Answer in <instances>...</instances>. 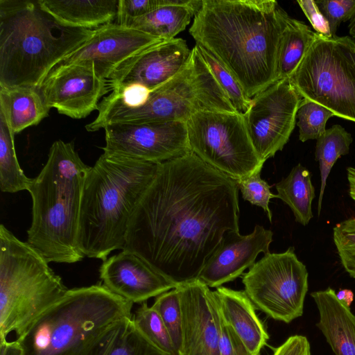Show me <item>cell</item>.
I'll return each mask as SVG.
<instances>
[{"mask_svg":"<svg viewBox=\"0 0 355 355\" xmlns=\"http://www.w3.org/2000/svg\"><path fill=\"white\" fill-rule=\"evenodd\" d=\"M235 180L194 153L158 164L133 211L123 250L177 286L198 279L230 231H238Z\"/></svg>","mask_w":355,"mask_h":355,"instance_id":"1","label":"cell"},{"mask_svg":"<svg viewBox=\"0 0 355 355\" xmlns=\"http://www.w3.org/2000/svg\"><path fill=\"white\" fill-rule=\"evenodd\" d=\"M289 17L275 0H203L189 31L252 98L277 81Z\"/></svg>","mask_w":355,"mask_h":355,"instance_id":"2","label":"cell"},{"mask_svg":"<svg viewBox=\"0 0 355 355\" xmlns=\"http://www.w3.org/2000/svg\"><path fill=\"white\" fill-rule=\"evenodd\" d=\"M159 164L103 153L87 173L81 197L78 247L105 261L123 250L131 216Z\"/></svg>","mask_w":355,"mask_h":355,"instance_id":"3","label":"cell"},{"mask_svg":"<svg viewBox=\"0 0 355 355\" xmlns=\"http://www.w3.org/2000/svg\"><path fill=\"white\" fill-rule=\"evenodd\" d=\"M73 142L57 140L47 161L32 178V220L27 242L50 262L73 263L84 254L78 247L81 197L87 172Z\"/></svg>","mask_w":355,"mask_h":355,"instance_id":"4","label":"cell"},{"mask_svg":"<svg viewBox=\"0 0 355 355\" xmlns=\"http://www.w3.org/2000/svg\"><path fill=\"white\" fill-rule=\"evenodd\" d=\"M93 33L60 25L38 0H0V87H40Z\"/></svg>","mask_w":355,"mask_h":355,"instance_id":"5","label":"cell"},{"mask_svg":"<svg viewBox=\"0 0 355 355\" xmlns=\"http://www.w3.org/2000/svg\"><path fill=\"white\" fill-rule=\"evenodd\" d=\"M67 290L38 250L1 224L0 343L12 334L23 342Z\"/></svg>","mask_w":355,"mask_h":355,"instance_id":"6","label":"cell"},{"mask_svg":"<svg viewBox=\"0 0 355 355\" xmlns=\"http://www.w3.org/2000/svg\"><path fill=\"white\" fill-rule=\"evenodd\" d=\"M132 305L102 284L68 289L22 342L26 355H85L110 325L132 317Z\"/></svg>","mask_w":355,"mask_h":355,"instance_id":"7","label":"cell"},{"mask_svg":"<svg viewBox=\"0 0 355 355\" xmlns=\"http://www.w3.org/2000/svg\"><path fill=\"white\" fill-rule=\"evenodd\" d=\"M200 111L239 112L212 75L196 46L184 68L164 85L151 90L141 106L130 108L103 98L88 132L112 123L187 121Z\"/></svg>","mask_w":355,"mask_h":355,"instance_id":"8","label":"cell"},{"mask_svg":"<svg viewBox=\"0 0 355 355\" xmlns=\"http://www.w3.org/2000/svg\"><path fill=\"white\" fill-rule=\"evenodd\" d=\"M291 80L303 99L355 122V40L318 34Z\"/></svg>","mask_w":355,"mask_h":355,"instance_id":"9","label":"cell"},{"mask_svg":"<svg viewBox=\"0 0 355 355\" xmlns=\"http://www.w3.org/2000/svg\"><path fill=\"white\" fill-rule=\"evenodd\" d=\"M186 125L191 152L218 171L237 181L261 171L241 112L200 111Z\"/></svg>","mask_w":355,"mask_h":355,"instance_id":"10","label":"cell"},{"mask_svg":"<svg viewBox=\"0 0 355 355\" xmlns=\"http://www.w3.org/2000/svg\"><path fill=\"white\" fill-rule=\"evenodd\" d=\"M308 271L293 247L268 253L242 275L244 291L255 307L290 323L301 317L308 292Z\"/></svg>","mask_w":355,"mask_h":355,"instance_id":"11","label":"cell"},{"mask_svg":"<svg viewBox=\"0 0 355 355\" xmlns=\"http://www.w3.org/2000/svg\"><path fill=\"white\" fill-rule=\"evenodd\" d=\"M302 99L291 79L279 80L251 98L250 107L242 114L250 141L263 162L288 141Z\"/></svg>","mask_w":355,"mask_h":355,"instance_id":"12","label":"cell"},{"mask_svg":"<svg viewBox=\"0 0 355 355\" xmlns=\"http://www.w3.org/2000/svg\"><path fill=\"white\" fill-rule=\"evenodd\" d=\"M103 153L161 164L191 153L186 122L112 123L104 128Z\"/></svg>","mask_w":355,"mask_h":355,"instance_id":"13","label":"cell"},{"mask_svg":"<svg viewBox=\"0 0 355 355\" xmlns=\"http://www.w3.org/2000/svg\"><path fill=\"white\" fill-rule=\"evenodd\" d=\"M39 89L51 109L75 119L98 110L100 99L111 91L107 80L98 74L91 62L55 67Z\"/></svg>","mask_w":355,"mask_h":355,"instance_id":"14","label":"cell"},{"mask_svg":"<svg viewBox=\"0 0 355 355\" xmlns=\"http://www.w3.org/2000/svg\"><path fill=\"white\" fill-rule=\"evenodd\" d=\"M177 288L182 311L179 355H220V313L214 291L198 279Z\"/></svg>","mask_w":355,"mask_h":355,"instance_id":"15","label":"cell"},{"mask_svg":"<svg viewBox=\"0 0 355 355\" xmlns=\"http://www.w3.org/2000/svg\"><path fill=\"white\" fill-rule=\"evenodd\" d=\"M163 41L140 30L113 22L94 29L88 40L56 67L91 62L98 74L107 80L128 59Z\"/></svg>","mask_w":355,"mask_h":355,"instance_id":"16","label":"cell"},{"mask_svg":"<svg viewBox=\"0 0 355 355\" xmlns=\"http://www.w3.org/2000/svg\"><path fill=\"white\" fill-rule=\"evenodd\" d=\"M187 42L174 38L152 45L121 64L107 79L110 90L137 83L150 89L171 79L187 64L191 56Z\"/></svg>","mask_w":355,"mask_h":355,"instance_id":"17","label":"cell"},{"mask_svg":"<svg viewBox=\"0 0 355 355\" xmlns=\"http://www.w3.org/2000/svg\"><path fill=\"white\" fill-rule=\"evenodd\" d=\"M103 284L134 303H144L177 287L137 254L122 250L103 261L99 270Z\"/></svg>","mask_w":355,"mask_h":355,"instance_id":"18","label":"cell"},{"mask_svg":"<svg viewBox=\"0 0 355 355\" xmlns=\"http://www.w3.org/2000/svg\"><path fill=\"white\" fill-rule=\"evenodd\" d=\"M272 236L271 230L259 225L247 235H241L239 230L228 232L198 279L214 288L234 280L254 265L260 253L270 252Z\"/></svg>","mask_w":355,"mask_h":355,"instance_id":"19","label":"cell"},{"mask_svg":"<svg viewBox=\"0 0 355 355\" xmlns=\"http://www.w3.org/2000/svg\"><path fill=\"white\" fill-rule=\"evenodd\" d=\"M318 310L316 327L335 355H355V314L338 300L334 289L311 293Z\"/></svg>","mask_w":355,"mask_h":355,"instance_id":"20","label":"cell"},{"mask_svg":"<svg viewBox=\"0 0 355 355\" xmlns=\"http://www.w3.org/2000/svg\"><path fill=\"white\" fill-rule=\"evenodd\" d=\"M214 293L224 320L250 352L259 355L268 336L245 292L219 286Z\"/></svg>","mask_w":355,"mask_h":355,"instance_id":"21","label":"cell"},{"mask_svg":"<svg viewBox=\"0 0 355 355\" xmlns=\"http://www.w3.org/2000/svg\"><path fill=\"white\" fill-rule=\"evenodd\" d=\"M119 0H38L60 25L94 30L116 20Z\"/></svg>","mask_w":355,"mask_h":355,"instance_id":"22","label":"cell"},{"mask_svg":"<svg viewBox=\"0 0 355 355\" xmlns=\"http://www.w3.org/2000/svg\"><path fill=\"white\" fill-rule=\"evenodd\" d=\"M50 110L39 87H0V114L14 135L37 125Z\"/></svg>","mask_w":355,"mask_h":355,"instance_id":"23","label":"cell"},{"mask_svg":"<svg viewBox=\"0 0 355 355\" xmlns=\"http://www.w3.org/2000/svg\"><path fill=\"white\" fill-rule=\"evenodd\" d=\"M203 0H168L167 3L126 26L140 30L164 41L175 38L189 24Z\"/></svg>","mask_w":355,"mask_h":355,"instance_id":"24","label":"cell"},{"mask_svg":"<svg viewBox=\"0 0 355 355\" xmlns=\"http://www.w3.org/2000/svg\"><path fill=\"white\" fill-rule=\"evenodd\" d=\"M85 355H166L154 347L136 327L132 317L110 325Z\"/></svg>","mask_w":355,"mask_h":355,"instance_id":"25","label":"cell"},{"mask_svg":"<svg viewBox=\"0 0 355 355\" xmlns=\"http://www.w3.org/2000/svg\"><path fill=\"white\" fill-rule=\"evenodd\" d=\"M277 198L293 211L295 221L305 226L313 217L312 202L315 196L310 171L301 164L275 184Z\"/></svg>","mask_w":355,"mask_h":355,"instance_id":"26","label":"cell"},{"mask_svg":"<svg viewBox=\"0 0 355 355\" xmlns=\"http://www.w3.org/2000/svg\"><path fill=\"white\" fill-rule=\"evenodd\" d=\"M317 35L302 21L289 17L279 51L277 81L292 78Z\"/></svg>","mask_w":355,"mask_h":355,"instance_id":"27","label":"cell"},{"mask_svg":"<svg viewBox=\"0 0 355 355\" xmlns=\"http://www.w3.org/2000/svg\"><path fill=\"white\" fill-rule=\"evenodd\" d=\"M353 141L352 135L342 125L336 124L326 130L317 139L315 159L319 162L320 189L318 201V215L322 210V204L327 180L336 162L349 153Z\"/></svg>","mask_w":355,"mask_h":355,"instance_id":"28","label":"cell"},{"mask_svg":"<svg viewBox=\"0 0 355 355\" xmlns=\"http://www.w3.org/2000/svg\"><path fill=\"white\" fill-rule=\"evenodd\" d=\"M14 137L15 135L0 114V189L3 193L28 191L32 180L19 166Z\"/></svg>","mask_w":355,"mask_h":355,"instance_id":"29","label":"cell"},{"mask_svg":"<svg viewBox=\"0 0 355 355\" xmlns=\"http://www.w3.org/2000/svg\"><path fill=\"white\" fill-rule=\"evenodd\" d=\"M132 320L140 333L157 349L166 355H179L164 322L152 306L142 303Z\"/></svg>","mask_w":355,"mask_h":355,"instance_id":"30","label":"cell"},{"mask_svg":"<svg viewBox=\"0 0 355 355\" xmlns=\"http://www.w3.org/2000/svg\"><path fill=\"white\" fill-rule=\"evenodd\" d=\"M195 46L233 105L239 112H246L250 106L251 98L246 95L234 76L209 51L198 44Z\"/></svg>","mask_w":355,"mask_h":355,"instance_id":"31","label":"cell"},{"mask_svg":"<svg viewBox=\"0 0 355 355\" xmlns=\"http://www.w3.org/2000/svg\"><path fill=\"white\" fill-rule=\"evenodd\" d=\"M334 116V113L325 107L302 99L296 114L299 139L302 142L310 139L317 140L326 131L328 119Z\"/></svg>","mask_w":355,"mask_h":355,"instance_id":"32","label":"cell"},{"mask_svg":"<svg viewBox=\"0 0 355 355\" xmlns=\"http://www.w3.org/2000/svg\"><path fill=\"white\" fill-rule=\"evenodd\" d=\"M152 306L161 317L179 353L182 342V311L178 288L156 297Z\"/></svg>","mask_w":355,"mask_h":355,"instance_id":"33","label":"cell"},{"mask_svg":"<svg viewBox=\"0 0 355 355\" xmlns=\"http://www.w3.org/2000/svg\"><path fill=\"white\" fill-rule=\"evenodd\" d=\"M333 240L341 265L348 275L355 279V216L334 227Z\"/></svg>","mask_w":355,"mask_h":355,"instance_id":"34","label":"cell"},{"mask_svg":"<svg viewBox=\"0 0 355 355\" xmlns=\"http://www.w3.org/2000/svg\"><path fill=\"white\" fill-rule=\"evenodd\" d=\"M239 190L241 192L245 200L252 205L260 207L267 214L272 222V214L269 207L270 199L277 198L270 191V186L261 178V171H258L250 175L236 181Z\"/></svg>","mask_w":355,"mask_h":355,"instance_id":"35","label":"cell"},{"mask_svg":"<svg viewBox=\"0 0 355 355\" xmlns=\"http://www.w3.org/2000/svg\"><path fill=\"white\" fill-rule=\"evenodd\" d=\"M320 10L327 20L331 36L342 22L349 21L355 14V0H317Z\"/></svg>","mask_w":355,"mask_h":355,"instance_id":"36","label":"cell"},{"mask_svg":"<svg viewBox=\"0 0 355 355\" xmlns=\"http://www.w3.org/2000/svg\"><path fill=\"white\" fill-rule=\"evenodd\" d=\"M168 0H119L116 23L126 26L131 20L145 15L167 3Z\"/></svg>","mask_w":355,"mask_h":355,"instance_id":"37","label":"cell"},{"mask_svg":"<svg viewBox=\"0 0 355 355\" xmlns=\"http://www.w3.org/2000/svg\"><path fill=\"white\" fill-rule=\"evenodd\" d=\"M219 352L220 355H257L250 352L241 338L224 320L221 313Z\"/></svg>","mask_w":355,"mask_h":355,"instance_id":"38","label":"cell"},{"mask_svg":"<svg viewBox=\"0 0 355 355\" xmlns=\"http://www.w3.org/2000/svg\"><path fill=\"white\" fill-rule=\"evenodd\" d=\"M297 3L311 23L315 33L322 36L332 37L329 23L314 0H297Z\"/></svg>","mask_w":355,"mask_h":355,"instance_id":"39","label":"cell"},{"mask_svg":"<svg viewBox=\"0 0 355 355\" xmlns=\"http://www.w3.org/2000/svg\"><path fill=\"white\" fill-rule=\"evenodd\" d=\"M272 355H311V345L305 336H291L275 349Z\"/></svg>","mask_w":355,"mask_h":355,"instance_id":"40","label":"cell"},{"mask_svg":"<svg viewBox=\"0 0 355 355\" xmlns=\"http://www.w3.org/2000/svg\"><path fill=\"white\" fill-rule=\"evenodd\" d=\"M0 355H26L22 342L13 339L0 343Z\"/></svg>","mask_w":355,"mask_h":355,"instance_id":"41","label":"cell"},{"mask_svg":"<svg viewBox=\"0 0 355 355\" xmlns=\"http://www.w3.org/2000/svg\"><path fill=\"white\" fill-rule=\"evenodd\" d=\"M336 295L338 300L348 307L351 306L354 300V294L350 289H340L338 293H336Z\"/></svg>","mask_w":355,"mask_h":355,"instance_id":"42","label":"cell"},{"mask_svg":"<svg viewBox=\"0 0 355 355\" xmlns=\"http://www.w3.org/2000/svg\"><path fill=\"white\" fill-rule=\"evenodd\" d=\"M347 178L349 183V194L355 201V168H347Z\"/></svg>","mask_w":355,"mask_h":355,"instance_id":"43","label":"cell"},{"mask_svg":"<svg viewBox=\"0 0 355 355\" xmlns=\"http://www.w3.org/2000/svg\"><path fill=\"white\" fill-rule=\"evenodd\" d=\"M349 33L353 37L355 38V14L352 18L349 20L348 25Z\"/></svg>","mask_w":355,"mask_h":355,"instance_id":"44","label":"cell"}]
</instances>
